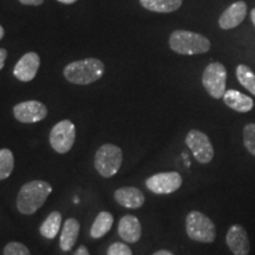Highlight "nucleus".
<instances>
[{
	"instance_id": "3",
	"label": "nucleus",
	"mask_w": 255,
	"mask_h": 255,
	"mask_svg": "<svg viewBox=\"0 0 255 255\" xmlns=\"http://www.w3.org/2000/svg\"><path fill=\"white\" fill-rule=\"evenodd\" d=\"M169 46L178 55L193 56L206 53L210 50V41L207 37L195 32L177 30L169 38Z\"/></svg>"
},
{
	"instance_id": "2",
	"label": "nucleus",
	"mask_w": 255,
	"mask_h": 255,
	"mask_svg": "<svg viewBox=\"0 0 255 255\" xmlns=\"http://www.w3.org/2000/svg\"><path fill=\"white\" fill-rule=\"evenodd\" d=\"M105 70L103 62L97 58H85L68 64L64 68L65 79L76 85H89L102 78Z\"/></svg>"
},
{
	"instance_id": "8",
	"label": "nucleus",
	"mask_w": 255,
	"mask_h": 255,
	"mask_svg": "<svg viewBox=\"0 0 255 255\" xmlns=\"http://www.w3.org/2000/svg\"><path fill=\"white\" fill-rule=\"evenodd\" d=\"M186 144L199 163L207 164L214 158V148L209 137L200 130H190L186 137Z\"/></svg>"
},
{
	"instance_id": "29",
	"label": "nucleus",
	"mask_w": 255,
	"mask_h": 255,
	"mask_svg": "<svg viewBox=\"0 0 255 255\" xmlns=\"http://www.w3.org/2000/svg\"><path fill=\"white\" fill-rule=\"evenodd\" d=\"M152 255H174L171 252L169 251H165V250H161V251H157L156 253H154Z\"/></svg>"
},
{
	"instance_id": "11",
	"label": "nucleus",
	"mask_w": 255,
	"mask_h": 255,
	"mask_svg": "<svg viewBox=\"0 0 255 255\" xmlns=\"http://www.w3.org/2000/svg\"><path fill=\"white\" fill-rule=\"evenodd\" d=\"M226 244L234 255H248L251 252L250 238L246 229L240 225H233L228 229Z\"/></svg>"
},
{
	"instance_id": "5",
	"label": "nucleus",
	"mask_w": 255,
	"mask_h": 255,
	"mask_svg": "<svg viewBox=\"0 0 255 255\" xmlns=\"http://www.w3.org/2000/svg\"><path fill=\"white\" fill-rule=\"evenodd\" d=\"M122 161V149L115 144L107 143L96 151L95 169L102 177L110 178L119 173Z\"/></svg>"
},
{
	"instance_id": "18",
	"label": "nucleus",
	"mask_w": 255,
	"mask_h": 255,
	"mask_svg": "<svg viewBox=\"0 0 255 255\" xmlns=\"http://www.w3.org/2000/svg\"><path fill=\"white\" fill-rule=\"evenodd\" d=\"M143 7L157 13H170L182 5V0H139Z\"/></svg>"
},
{
	"instance_id": "28",
	"label": "nucleus",
	"mask_w": 255,
	"mask_h": 255,
	"mask_svg": "<svg viewBox=\"0 0 255 255\" xmlns=\"http://www.w3.org/2000/svg\"><path fill=\"white\" fill-rule=\"evenodd\" d=\"M73 255H90V252L85 246H79Z\"/></svg>"
},
{
	"instance_id": "15",
	"label": "nucleus",
	"mask_w": 255,
	"mask_h": 255,
	"mask_svg": "<svg viewBox=\"0 0 255 255\" xmlns=\"http://www.w3.org/2000/svg\"><path fill=\"white\" fill-rule=\"evenodd\" d=\"M119 234L127 244H136L142 237V226L138 218L124 215L119 222Z\"/></svg>"
},
{
	"instance_id": "26",
	"label": "nucleus",
	"mask_w": 255,
	"mask_h": 255,
	"mask_svg": "<svg viewBox=\"0 0 255 255\" xmlns=\"http://www.w3.org/2000/svg\"><path fill=\"white\" fill-rule=\"evenodd\" d=\"M23 5H30V6H39L44 2V0H19Z\"/></svg>"
},
{
	"instance_id": "24",
	"label": "nucleus",
	"mask_w": 255,
	"mask_h": 255,
	"mask_svg": "<svg viewBox=\"0 0 255 255\" xmlns=\"http://www.w3.org/2000/svg\"><path fill=\"white\" fill-rule=\"evenodd\" d=\"M4 255H31V253L20 242H8L4 248Z\"/></svg>"
},
{
	"instance_id": "25",
	"label": "nucleus",
	"mask_w": 255,
	"mask_h": 255,
	"mask_svg": "<svg viewBox=\"0 0 255 255\" xmlns=\"http://www.w3.org/2000/svg\"><path fill=\"white\" fill-rule=\"evenodd\" d=\"M107 255H132V251L127 244L123 242H114L107 251Z\"/></svg>"
},
{
	"instance_id": "10",
	"label": "nucleus",
	"mask_w": 255,
	"mask_h": 255,
	"mask_svg": "<svg viewBox=\"0 0 255 255\" xmlns=\"http://www.w3.org/2000/svg\"><path fill=\"white\" fill-rule=\"evenodd\" d=\"M13 115L20 123H38L47 116V108L41 102L26 101L14 105Z\"/></svg>"
},
{
	"instance_id": "9",
	"label": "nucleus",
	"mask_w": 255,
	"mask_h": 255,
	"mask_svg": "<svg viewBox=\"0 0 255 255\" xmlns=\"http://www.w3.org/2000/svg\"><path fill=\"white\" fill-rule=\"evenodd\" d=\"M182 183V176L177 171H167L155 174L146 178L145 187L157 195H167L180 189Z\"/></svg>"
},
{
	"instance_id": "20",
	"label": "nucleus",
	"mask_w": 255,
	"mask_h": 255,
	"mask_svg": "<svg viewBox=\"0 0 255 255\" xmlns=\"http://www.w3.org/2000/svg\"><path fill=\"white\" fill-rule=\"evenodd\" d=\"M62 214H60L59 212H57V210L50 213L45 221L41 223L39 228L41 237L50 239V240L51 239H55L57 237V234L59 233L60 226H62Z\"/></svg>"
},
{
	"instance_id": "19",
	"label": "nucleus",
	"mask_w": 255,
	"mask_h": 255,
	"mask_svg": "<svg viewBox=\"0 0 255 255\" xmlns=\"http://www.w3.org/2000/svg\"><path fill=\"white\" fill-rule=\"evenodd\" d=\"M114 225V216L109 212H101L95 219L90 229V235L94 239H101L110 232Z\"/></svg>"
},
{
	"instance_id": "27",
	"label": "nucleus",
	"mask_w": 255,
	"mask_h": 255,
	"mask_svg": "<svg viewBox=\"0 0 255 255\" xmlns=\"http://www.w3.org/2000/svg\"><path fill=\"white\" fill-rule=\"evenodd\" d=\"M6 58H7V51L1 47V49H0V70L4 68Z\"/></svg>"
},
{
	"instance_id": "17",
	"label": "nucleus",
	"mask_w": 255,
	"mask_h": 255,
	"mask_svg": "<svg viewBox=\"0 0 255 255\" xmlns=\"http://www.w3.org/2000/svg\"><path fill=\"white\" fill-rule=\"evenodd\" d=\"M222 98L225 104L237 113H248L254 107V102L250 96L241 94L237 90H227Z\"/></svg>"
},
{
	"instance_id": "6",
	"label": "nucleus",
	"mask_w": 255,
	"mask_h": 255,
	"mask_svg": "<svg viewBox=\"0 0 255 255\" xmlns=\"http://www.w3.org/2000/svg\"><path fill=\"white\" fill-rule=\"evenodd\" d=\"M226 83H227V70L221 63L209 64L203 71V87L215 100H220L226 94Z\"/></svg>"
},
{
	"instance_id": "13",
	"label": "nucleus",
	"mask_w": 255,
	"mask_h": 255,
	"mask_svg": "<svg viewBox=\"0 0 255 255\" xmlns=\"http://www.w3.org/2000/svg\"><path fill=\"white\" fill-rule=\"evenodd\" d=\"M114 197L120 206L128 209H138L145 202L144 194L135 187L119 188L114 193Z\"/></svg>"
},
{
	"instance_id": "23",
	"label": "nucleus",
	"mask_w": 255,
	"mask_h": 255,
	"mask_svg": "<svg viewBox=\"0 0 255 255\" xmlns=\"http://www.w3.org/2000/svg\"><path fill=\"white\" fill-rule=\"evenodd\" d=\"M244 144L248 152L255 156V123H250L244 128Z\"/></svg>"
},
{
	"instance_id": "31",
	"label": "nucleus",
	"mask_w": 255,
	"mask_h": 255,
	"mask_svg": "<svg viewBox=\"0 0 255 255\" xmlns=\"http://www.w3.org/2000/svg\"><path fill=\"white\" fill-rule=\"evenodd\" d=\"M4 36H5V30H4V27H2L1 25H0V40H1L2 38H4Z\"/></svg>"
},
{
	"instance_id": "1",
	"label": "nucleus",
	"mask_w": 255,
	"mask_h": 255,
	"mask_svg": "<svg viewBox=\"0 0 255 255\" xmlns=\"http://www.w3.org/2000/svg\"><path fill=\"white\" fill-rule=\"evenodd\" d=\"M52 193V187L43 180H33L25 183L17 196V208L23 215H32L39 210Z\"/></svg>"
},
{
	"instance_id": "30",
	"label": "nucleus",
	"mask_w": 255,
	"mask_h": 255,
	"mask_svg": "<svg viewBox=\"0 0 255 255\" xmlns=\"http://www.w3.org/2000/svg\"><path fill=\"white\" fill-rule=\"evenodd\" d=\"M57 1L62 2V4H65V5H71V4H75L77 0H57Z\"/></svg>"
},
{
	"instance_id": "32",
	"label": "nucleus",
	"mask_w": 255,
	"mask_h": 255,
	"mask_svg": "<svg viewBox=\"0 0 255 255\" xmlns=\"http://www.w3.org/2000/svg\"><path fill=\"white\" fill-rule=\"evenodd\" d=\"M251 19H252V21H253V24L255 25V8L252 9V12H251Z\"/></svg>"
},
{
	"instance_id": "14",
	"label": "nucleus",
	"mask_w": 255,
	"mask_h": 255,
	"mask_svg": "<svg viewBox=\"0 0 255 255\" xmlns=\"http://www.w3.org/2000/svg\"><path fill=\"white\" fill-rule=\"evenodd\" d=\"M247 14V4L245 1H237L232 4L221 14L219 25L222 30H231L240 25Z\"/></svg>"
},
{
	"instance_id": "16",
	"label": "nucleus",
	"mask_w": 255,
	"mask_h": 255,
	"mask_svg": "<svg viewBox=\"0 0 255 255\" xmlns=\"http://www.w3.org/2000/svg\"><path fill=\"white\" fill-rule=\"evenodd\" d=\"M81 225L78 220L70 218L64 222L63 231L59 237V246L63 252H70L77 242Z\"/></svg>"
},
{
	"instance_id": "4",
	"label": "nucleus",
	"mask_w": 255,
	"mask_h": 255,
	"mask_svg": "<svg viewBox=\"0 0 255 255\" xmlns=\"http://www.w3.org/2000/svg\"><path fill=\"white\" fill-rule=\"evenodd\" d=\"M186 232L188 238L202 244H212L216 238L214 222L203 213L193 210L186 218Z\"/></svg>"
},
{
	"instance_id": "12",
	"label": "nucleus",
	"mask_w": 255,
	"mask_h": 255,
	"mask_svg": "<svg viewBox=\"0 0 255 255\" xmlns=\"http://www.w3.org/2000/svg\"><path fill=\"white\" fill-rule=\"evenodd\" d=\"M40 66V58L36 52H27L18 60L13 69L14 77L20 82H31Z\"/></svg>"
},
{
	"instance_id": "21",
	"label": "nucleus",
	"mask_w": 255,
	"mask_h": 255,
	"mask_svg": "<svg viewBox=\"0 0 255 255\" xmlns=\"http://www.w3.org/2000/svg\"><path fill=\"white\" fill-rule=\"evenodd\" d=\"M14 169V156L9 149H0V180L9 177Z\"/></svg>"
},
{
	"instance_id": "22",
	"label": "nucleus",
	"mask_w": 255,
	"mask_h": 255,
	"mask_svg": "<svg viewBox=\"0 0 255 255\" xmlns=\"http://www.w3.org/2000/svg\"><path fill=\"white\" fill-rule=\"evenodd\" d=\"M237 77L242 87L255 96V73L248 66L241 64L237 68Z\"/></svg>"
},
{
	"instance_id": "7",
	"label": "nucleus",
	"mask_w": 255,
	"mask_h": 255,
	"mask_svg": "<svg viewBox=\"0 0 255 255\" xmlns=\"http://www.w3.org/2000/svg\"><path fill=\"white\" fill-rule=\"evenodd\" d=\"M50 145L58 154H66L72 149L76 139V127L71 121L63 120L53 126L50 132Z\"/></svg>"
}]
</instances>
